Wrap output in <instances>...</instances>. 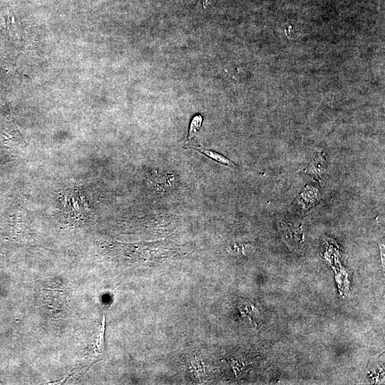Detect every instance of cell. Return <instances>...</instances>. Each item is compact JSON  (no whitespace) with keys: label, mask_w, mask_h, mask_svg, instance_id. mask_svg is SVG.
<instances>
[{"label":"cell","mask_w":385,"mask_h":385,"mask_svg":"<svg viewBox=\"0 0 385 385\" xmlns=\"http://www.w3.org/2000/svg\"><path fill=\"white\" fill-rule=\"evenodd\" d=\"M196 150L204 154L205 155L215 160L217 163H219L220 164L225 165L227 166H230V167L235 166V164L232 160H229L227 158L223 156L222 155L217 152H215L211 150L205 149L202 147H197L196 148Z\"/></svg>","instance_id":"obj_1"},{"label":"cell","mask_w":385,"mask_h":385,"mask_svg":"<svg viewBox=\"0 0 385 385\" xmlns=\"http://www.w3.org/2000/svg\"><path fill=\"white\" fill-rule=\"evenodd\" d=\"M202 122V117L200 115H196L192 119L190 128L188 135L186 139L185 143H188L193 138V136L199 131Z\"/></svg>","instance_id":"obj_2"},{"label":"cell","mask_w":385,"mask_h":385,"mask_svg":"<svg viewBox=\"0 0 385 385\" xmlns=\"http://www.w3.org/2000/svg\"><path fill=\"white\" fill-rule=\"evenodd\" d=\"M311 164L312 165L309 168V172L316 176L317 175H320L324 170L325 160L324 157H321V155L316 158Z\"/></svg>","instance_id":"obj_3"},{"label":"cell","mask_w":385,"mask_h":385,"mask_svg":"<svg viewBox=\"0 0 385 385\" xmlns=\"http://www.w3.org/2000/svg\"><path fill=\"white\" fill-rule=\"evenodd\" d=\"M210 1V0H198L197 3L202 4V7L205 8Z\"/></svg>","instance_id":"obj_4"}]
</instances>
